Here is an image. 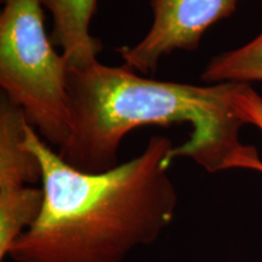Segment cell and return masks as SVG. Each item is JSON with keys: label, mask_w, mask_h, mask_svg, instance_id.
<instances>
[{"label": "cell", "mask_w": 262, "mask_h": 262, "mask_svg": "<svg viewBox=\"0 0 262 262\" xmlns=\"http://www.w3.org/2000/svg\"><path fill=\"white\" fill-rule=\"evenodd\" d=\"M238 83L194 85L137 75L127 66L96 61L68 68L71 130L60 158L81 172L100 173L119 165L118 149L139 126L188 124L191 136L168 155L169 166L191 158L208 172L229 169L257 171V149L242 143V122L231 106Z\"/></svg>", "instance_id": "7a4b0ae2"}, {"label": "cell", "mask_w": 262, "mask_h": 262, "mask_svg": "<svg viewBox=\"0 0 262 262\" xmlns=\"http://www.w3.org/2000/svg\"><path fill=\"white\" fill-rule=\"evenodd\" d=\"M153 21L134 47L118 49L124 63L143 74L155 73L173 51L196 50L211 26L237 9V0H149Z\"/></svg>", "instance_id": "277c9868"}, {"label": "cell", "mask_w": 262, "mask_h": 262, "mask_svg": "<svg viewBox=\"0 0 262 262\" xmlns=\"http://www.w3.org/2000/svg\"><path fill=\"white\" fill-rule=\"evenodd\" d=\"M0 86L49 145L60 148L71 130L68 62L45 29L40 0H2Z\"/></svg>", "instance_id": "3957f363"}, {"label": "cell", "mask_w": 262, "mask_h": 262, "mask_svg": "<svg viewBox=\"0 0 262 262\" xmlns=\"http://www.w3.org/2000/svg\"><path fill=\"white\" fill-rule=\"evenodd\" d=\"M234 113L244 124H251L262 133V97L249 84L238 83L231 98ZM257 172L262 173V164Z\"/></svg>", "instance_id": "ba28073f"}, {"label": "cell", "mask_w": 262, "mask_h": 262, "mask_svg": "<svg viewBox=\"0 0 262 262\" xmlns=\"http://www.w3.org/2000/svg\"><path fill=\"white\" fill-rule=\"evenodd\" d=\"M44 203L42 189L29 187L0 192V258L24 232L38 220Z\"/></svg>", "instance_id": "8992f818"}, {"label": "cell", "mask_w": 262, "mask_h": 262, "mask_svg": "<svg viewBox=\"0 0 262 262\" xmlns=\"http://www.w3.org/2000/svg\"><path fill=\"white\" fill-rule=\"evenodd\" d=\"M201 79L206 84L262 81V32L243 47L212 57Z\"/></svg>", "instance_id": "52a82bcc"}, {"label": "cell", "mask_w": 262, "mask_h": 262, "mask_svg": "<svg viewBox=\"0 0 262 262\" xmlns=\"http://www.w3.org/2000/svg\"><path fill=\"white\" fill-rule=\"evenodd\" d=\"M25 145L40 163L44 203L9 249L14 262H123L171 225L178 192L168 137L152 136L141 155L100 173L64 163L28 122Z\"/></svg>", "instance_id": "6da1fadb"}, {"label": "cell", "mask_w": 262, "mask_h": 262, "mask_svg": "<svg viewBox=\"0 0 262 262\" xmlns=\"http://www.w3.org/2000/svg\"><path fill=\"white\" fill-rule=\"evenodd\" d=\"M237 2H239V0H237Z\"/></svg>", "instance_id": "9c48e42d"}, {"label": "cell", "mask_w": 262, "mask_h": 262, "mask_svg": "<svg viewBox=\"0 0 262 262\" xmlns=\"http://www.w3.org/2000/svg\"><path fill=\"white\" fill-rule=\"evenodd\" d=\"M52 18V42L63 50L68 68H84L97 61L103 47L93 37L90 25L97 0H40Z\"/></svg>", "instance_id": "5b68a950"}]
</instances>
